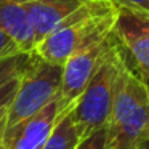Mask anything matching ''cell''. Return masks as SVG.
<instances>
[{"label":"cell","mask_w":149,"mask_h":149,"mask_svg":"<svg viewBox=\"0 0 149 149\" xmlns=\"http://www.w3.org/2000/svg\"><path fill=\"white\" fill-rule=\"evenodd\" d=\"M79 141H80V136H79L74 122H72V117L68 111L66 114L59 116L43 149H75Z\"/></svg>","instance_id":"30bf717a"},{"label":"cell","mask_w":149,"mask_h":149,"mask_svg":"<svg viewBox=\"0 0 149 149\" xmlns=\"http://www.w3.org/2000/svg\"><path fill=\"white\" fill-rule=\"evenodd\" d=\"M87 0H31L27 5L37 43L56 29Z\"/></svg>","instance_id":"9c48e42d"},{"label":"cell","mask_w":149,"mask_h":149,"mask_svg":"<svg viewBox=\"0 0 149 149\" xmlns=\"http://www.w3.org/2000/svg\"><path fill=\"white\" fill-rule=\"evenodd\" d=\"M29 2L31 0H0V31L24 53H34L37 47L27 11Z\"/></svg>","instance_id":"52a82bcc"},{"label":"cell","mask_w":149,"mask_h":149,"mask_svg":"<svg viewBox=\"0 0 149 149\" xmlns=\"http://www.w3.org/2000/svg\"><path fill=\"white\" fill-rule=\"evenodd\" d=\"M21 50L16 47V43L0 31V58H3V56H10V55H15V53H19ZM24 53V52H23Z\"/></svg>","instance_id":"9a60e30c"},{"label":"cell","mask_w":149,"mask_h":149,"mask_svg":"<svg viewBox=\"0 0 149 149\" xmlns=\"http://www.w3.org/2000/svg\"><path fill=\"white\" fill-rule=\"evenodd\" d=\"M114 45H116V37L114 32H111L75 52L63 64V80L58 96L59 116L71 111V107L85 90L101 63L111 53Z\"/></svg>","instance_id":"5b68a950"},{"label":"cell","mask_w":149,"mask_h":149,"mask_svg":"<svg viewBox=\"0 0 149 149\" xmlns=\"http://www.w3.org/2000/svg\"><path fill=\"white\" fill-rule=\"evenodd\" d=\"M122 63L123 55L116 39L114 48L101 63L98 71L69 111L80 139L106 127L112 109Z\"/></svg>","instance_id":"277c9868"},{"label":"cell","mask_w":149,"mask_h":149,"mask_svg":"<svg viewBox=\"0 0 149 149\" xmlns=\"http://www.w3.org/2000/svg\"><path fill=\"white\" fill-rule=\"evenodd\" d=\"M117 7L132 10L133 13L141 15L149 19V0H112Z\"/></svg>","instance_id":"4fadbf2b"},{"label":"cell","mask_w":149,"mask_h":149,"mask_svg":"<svg viewBox=\"0 0 149 149\" xmlns=\"http://www.w3.org/2000/svg\"><path fill=\"white\" fill-rule=\"evenodd\" d=\"M117 11L112 0H87L40 40L34 53L52 64L63 66L75 52L112 32Z\"/></svg>","instance_id":"6da1fadb"},{"label":"cell","mask_w":149,"mask_h":149,"mask_svg":"<svg viewBox=\"0 0 149 149\" xmlns=\"http://www.w3.org/2000/svg\"><path fill=\"white\" fill-rule=\"evenodd\" d=\"M107 149H138L149 139V85L123 59L106 123Z\"/></svg>","instance_id":"7a4b0ae2"},{"label":"cell","mask_w":149,"mask_h":149,"mask_svg":"<svg viewBox=\"0 0 149 149\" xmlns=\"http://www.w3.org/2000/svg\"><path fill=\"white\" fill-rule=\"evenodd\" d=\"M117 8L114 37L128 68L149 85V19L132 10Z\"/></svg>","instance_id":"8992f818"},{"label":"cell","mask_w":149,"mask_h":149,"mask_svg":"<svg viewBox=\"0 0 149 149\" xmlns=\"http://www.w3.org/2000/svg\"><path fill=\"white\" fill-rule=\"evenodd\" d=\"M34 53H15L10 56L0 58V87H3L10 80L19 77L29 66Z\"/></svg>","instance_id":"8fae6325"},{"label":"cell","mask_w":149,"mask_h":149,"mask_svg":"<svg viewBox=\"0 0 149 149\" xmlns=\"http://www.w3.org/2000/svg\"><path fill=\"white\" fill-rule=\"evenodd\" d=\"M138 149H149V139H148V141H146V143H143V144L139 146Z\"/></svg>","instance_id":"e0dca14e"},{"label":"cell","mask_w":149,"mask_h":149,"mask_svg":"<svg viewBox=\"0 0 149 149\" xmlns=\"http://www.w3.org/2000/svg\"><path fill=\"white\" fill-rule=\"evenodd\" d=\"M7 106L0 107V149H7L5 146V132H7Z\"/></svg>","instance_id":"2e32d148"},{"label":"cell","mask_w":149,"mask_h":149,"mask_svg":"<svg viewBox=\"0 0 149 149\" xmlns=\"http://www.w3.org/2000/svg\"><path fill=\"white\" fill-rule=\"evenodd\" d=\"M63 80V66L52 64L36 53L29 66L21 74L16 93L7 109V132L5 146L18 128L29 119L58 100Z\"/></svg>","instance_id":"3957f363"},{"label":"cell","mask_w":149,"mask_h":149,"mask_svg":"<svg viewBox=\"0 0 149 149\" xmlns=\"http://www.w3.org/2000/svg\"><path fill=\"white\" fill-rule=\"evenodd\" d=\"M58 119L59 107L58 100H55L15 132L7 143V149H43Z\"/></svg>","instance_id":"ba28073f"},{"label":"cell","mask_w":149,"mask_h":149,"mask_svg":"<svg viewBox=\"0 0 149 149\" xmlns=\"http://www.w3.org/2000/svg\"><path fill=\"white\" fill-rule=\"evenodd\" d=\"M75 149H107L106 146V128H100L95 133L82 138Z\"/></svg>","instance_id":"7c38bea8"},{"label":"cell","mask_w":149,"mask_h":149,"mask_svg":"<svg viewBox=\"0 0 149 149\" xmlns=\"http://www.w3.org/2000/svg\"><path fill=\"white\" fill-rule=\"evenodd\" d=\"M19 77L10 80L8 84H5L3 87H0V107L10 104V101L13 100L15 93H16V88H18V84H19Z\"/></svg>","instance_id":"5bb4252c"}]
</instances>
